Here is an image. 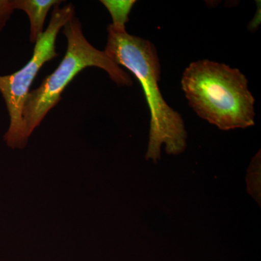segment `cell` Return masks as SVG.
<instances>
[{
  "label": "cell",
  "mask_w": 261,
  "mask_h": 261,
  "mask_svg": "<svg viewBox=\"0 0 261 261\" xmlns=\"http://www.w3.org/2000/svg\"><path fill=\"white\" fill-rule=\"evenodd\" d=\"M105 53L113 63L132 72L140 82L150 112V129L146 159H161V147L168 154H179L187 147V133L181 115L170 107L159 88L161 64L150 41L130 35L126 28L108 27Z\"/></svg>",
  "instance_id": "6da1fadb"
},
{
  "label": "cell",
  "mask_w": 261,
  "mask_h": 261,
  "mask_svg": "<svg viewBox=\"0 0 261 261\" xmlns=\"http://www.w3.org/2000/svg\"><path fill=\"white\" fill-rule=\"evenodd\" d=\"M181 87L197 116L220 129L255 125V98L238 68L208 60L192 62L184 71Z\"/></svg>",
  "instance_id": "7a4b0ae2"
},
{
  "label": "cell",
  "mask_w": 261,
  "mask_h": 261,
  "mask_svg": "<svg viewBox=\"0 0 261 261\" xmlns=\"http://www.w3.org/2000/svg\"><path fill=\"white\" fill-rule=\"evenodd\" d=\"M63 28L67 39L64 58L38 88L30 91L24 104L23 118L28 138L61 100L62 93L68 84L85 68L96 67L104 70L117 85L129 87L133 84L130 75L113 63L105 51L96 49L87 41L80 19L73 17Z\"/></svg>",
  "instance_id": "3957f363"
},
{
  "label": "cell",
  "mask_w": 261,
  "mask_h": 261,
  "mask_svg": "<svg viewBox=\"0 0 261 261\" xmlns=\"http://www.w3.org/2000/svg\"><path fill=\"white\" fill-rule=\"evenodd\" d=\"M74 16L75 8L71 3L63 8H60V5L54 7L49 25L35 44L32 59L12 74L0 75V93L6 105L10 121L4 140L11 148L23 149L27 145L29 138L23 118L25 99L39 70L47 62L58 56L56 51L58 33Z\"/></svg>",
  "instance_id": "277c9868"
},
{
  "label": "cell",
  "mask_w": 261,
  "mask_h": 261,
  "mask_svg": "<svg viewBox=\"0 0 261 261\" xmlns=\"http://www.w3.org/2000/svg\"><path fill=\"white\" fill-rule=\"evenodd\" d=\"M61 0H13L15 10L27 13L30 23L29 39L36 44L44 33L46 17L51 8L61 5Z\"/></svg>",
  "instance_id": "5b68a950"
},
{
  "label": "cell",
  "mask_w": 261,
  "mask_h": 261,
  "mask_svg": "<svg viewBox=\"0 0 261 261\" xmlns=\"http://www.w3.org/2000/svg\"><path fill=\"white\" fill-rule=\"evenodd\" d=\"M100 2L111 13L113 19V25L115 27L126 28L125 25L128 21V15L136 1L135 0H127V1L102 0Z\"/></svg>",
  "instance_id": "8992f818"
},
{
  "label": "cell",
  "mask_w": 261,
  "mask_h": 261,
  "mask_svg": "<svg viewBox=\"0 0 261 261\" xmlns=\"http://www.w3.org/2000/svg\"><path fill=\"white\" fill-rule=\"evenodd\" d=\"M260 154H257L252 161L251 166L249 169L248 176H247V179L251 178V181H247L248 186H250L248 187L249 192L255 197V199H256V196L260 195L258 192V190L260 191V187H258L260 177Z\"/></svg>",
  "instance_id": "52a82bcc"
},
{
  "label": "cell",
  "mask_w": 261,
  "mask_h": 261,
  "mask_svg": "<svg viewBox=\"0 0 261 261\" xmlns=\"http://www.w3.org/2000/svg\"><path fill=\"white\" fill-rule=\"evenodd\" d=\"M14 10L13 0H0V32L5 28Z\"/></svg>",
  "instance_id": "ba28073f"
}]
</instances>
